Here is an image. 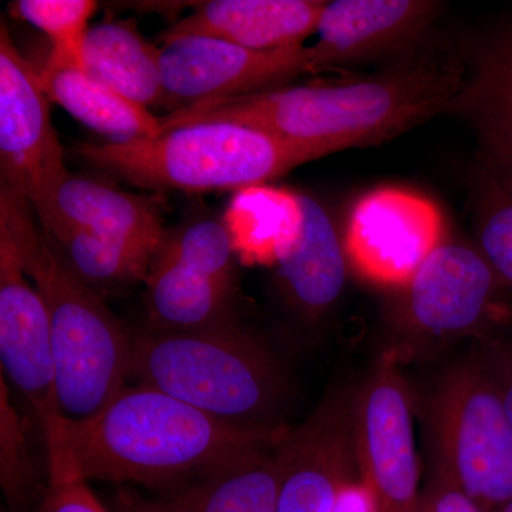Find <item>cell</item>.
Returning a JSON list of instances; mask_svg holds the SVG:
<instances>
[{
    "instance_id": "cell-13",
    "label": "cell",
    "mask_w": 512,
    "mask_h": 512,
    "mask_svg": "<svg viewBox=\"0 0 512 512\" xmlns=\"http://www.w3.org/2000/svg\"><path fill=\"white\" fill-rule=\"evenodd\" d=\"M444 239L436 205L416 192L379 188L353 205L346 222L349 264L372 284L397 288Z\"/></svg>"
},
{
    "instance_id": "cell-28",
    "label": "cell",
    "mask_w": 512,
    "mask_h": 512,
    "mask_svg": "<svg viewBox=\"0 0 512 512\" xmlns=\"http://www.w3.org/2000/svg\"><path fill=\"white\" fill-rule=\"evenodd\" d=\"M35 512H110L90 490L87 481L76 476L47 480V491Z\"/></svg>"
},
{
    "instance_id": "cell-22",
    "label": "cell",
    "mask_w": 512,
    "mask_h": 512,
    "mask_svg": "<svg viewBox=\"0 0 512 512\" xmlns=\"http://www.w3.org/2000/svg\"><path fill=\"white\" fill-rule=\"evenodd\" d=\"M160 52L134 20H104L84 39L82 67L93 79L140 106H163Z\"/></svg>"
},
{
    "instance_id": "cell-31",
    "label": "cell",
    "mask_w": 512,
    "mask_h": 512,
    "mask_svg": "<svg viewBox=\"0 0 512 512\" xmlns=\"http://www.w3.org/2000/svg\"><path fill=\"white\" fill-rule=\"evenodd\" d=\"M332 512H380L379 501L359 473L340 488Z\"/></svg>"
},
{
    "instance_id": "cell-23",
    "label": "cell",
    "mask_w": 512,
    "mask_h": 512,
    "mask_svg": "<svg viewBox=\"0 0 512 512\" xmlns=\"http://www.w3.org/2000/svg\"><path fill=\"white\" fill-rule=\"evenodd\" d=\"M40 227L55 242L76 275L100 295L101 291H114L146 281L156 255V252L128 247L63 222H49Z\"/></svg>"
},
{
    "instance_id": "cell-3",
    "label": "cell",
    "mask_w": 512,
    "mask_h": 512,
    "mask_svg": "<svg viewBox=\"0 0 512 512\" xmlns=\"http://www.w3.org/2000/svg\"><path fill=\"white\" fill-rule=\"evenodd\" d=\"M25 198L0 190V235L45 301L66 419L99 412L127 386L133 335L64 261Z\"/></svg>"
},
{
    "instance_id": "cell-33",
    "label": "cell",
    "mask_w": 512,
    "mask_h": 512,
    "mask_svg": "<svg viewBox=\"0 0 512 512\" xmlns=\"http://www.w3.org/2000/svg\"><path fill=\"white\" fill-rule=\"evenodd\" d=\"M500 512H512V501L510 504L505 505L503 510H501Z\"/></svg>"
},
{
    "instance_id": "cell-25",
    "label": "cell",
    "mask_w": 512,
    "mask_h": 512,
    "mask_svg": "<svg viewBox=\"0 0 512 512\" xmlns=\"http://www.w3.org/2000/svg\"><path fill=\"white\" fill-rule=\"evenodd\" d=\"M476 247L512 295V181L484 163L476 191Z\"/></svg>"
},
{
    "instance_id": "cell-26",
    "label": "cell",
    "mask_w": 512,
    "mask_h": 512,
    "mask_svg": "<svg viewBox=\"0 0 512 512\" xmlns=\"http://www.w3.org/2000/svg\"><path fill=\"white\" fill-rule=\"evenodd\" d=\"M248 202V224H244L245 252L258 262H278L295 244L301 229V211L295 192L244 191Z\"/></svg>"
},
{
    "instance_id": "cell-20",
    "label": "cell",
    "mask_w": 512,
    "mask_h": 512,
    "mask_svg": "<svg viewBox=\"0 0 512 512\" xmlns=\"http://www.w3.org/2000/svg\"><path fill=\"white\" fill-rule=\"evenodd\" d=\"M282 441L161 497L131 498L144 512H276L284 474Z\"/></svg>"
},
{
    "instance_id": "cell-5",
    "label": "cell",
    "mask_w": 512,
    "mask_h": 512,
    "mask_svg": "<svg viewBox=\"0 0 512 512\" xmlns=\"http://www.w3.org/2000/svg\"><path fill=\"white\" fill-rule=\"evenodd\" d=\"M76 156L137 187L184 192L252 190L318 158L235 121L187 124L134 143H82Z\"/></svg>"
},
{
    "instance_id": "cell-21",
    "label": "cell",
    "mask_w": 512,
    "mask_h": 512,
    "mask_svg": "<svg viewBox=\"0 0 512 512\" xmlns=\"http://www.w3.org/2000/svg\"><path fill=\"white\" fill-rule=\"evenodd\" d=\"M37 73L50 101L109 143H134L160 134V117L93 79L79 64L46 62Z\"/></svg>"
},
{
    "instance_id": "cell-18",
    "label": "cell",
    "mask_w": 512,
    "mask_h": 512,
    "mask_svg": "<svg viewBox=\"0 0 512 512\" xmlns=\"http://www.w3.org/2000/svg\"><path fill=\"white\" fill-rule=\"evenodd\" d=\"M325 5L323 0H212L175 23L164 43L205 36L251 50L301 46L315 35Z\"/></svg>"
},
{
    "instance_id": "cell-29",
    "label": "cell",
    "mask_w": 512,
    "mask_h": 512,
    "mask_svg": "<svg viewBox=\"0 0 512 512\" xmlns=\"http://www.w3.org/2000/svg\"><path fill=\"white\" fill-rule=\"evenodd\" d=\"M417 512H488L466 491L440 471L430 468L429 478L421 488Z\"/></svg>"
},
{
    "instance_id": "cell-17",
    "label": "cell",
    "mask_w": 512,
    "mask_h": 512,
    "mask_svg": "<svg viewBox=\"0 0 512 512\" xmlns=\"http://www.w3.org/2000/svg\"><path fill=\"white\" fill-rule=\"evenodd\" d=\"M32 208L39 224L63 222L147 251L157 252L167 232L156 198L69 171Z\"/></svg>"
},
{
    "instance_id": "cell-32",
    "label": "cell",
    "mask_w": 512,
    "mask_h": 512,
    "mask_svg": "<svg viewBox=\"0 0 512 512\" xmlns=\"http://www.w3.org/2000/svg\"><path fill=\"white\" fill-rule=\"evenodd\" d=\"M117 512H144L137 507L130 494H123L120 498L119 511Z\"/></svg>"
},
{
    "instance_id": "cell-8",
    "label": "cell",
    "mask_w": 512,
    "mask_h": 512,
    "mask_svg": "<svg viewBox=\"0 0 512 512\" xmlns=\"http://www.w3.org/2000/svg\"><path fill=\"white\" fill-rule=\"evenodd\" d=\"M144 284V329L191 332L237 319L234 235L207 215L167 229Z\"/></svg>"
},
{
    "instance_id": "cell-15",
    "label": "cell",
    "mask_w": 512,
    "mask_h": 512,
    "mask_svg": "<svg viewBox=\"0 0 512 512\" xmlns=\"http://www.w3.org/2000/svg\"><path fill=\"white\" fill-rule=\"evenodd\" d=\"M440 6L430 0L326 2L316 42L308 46L309 73L407 49L430 28Z\"/></svg>"
},
{
    "instance_id": "cell-1",
    "label": "cell",
    "mask_w": 512,
    "mask_h": 512,
    "mask_svg": "<svg viewBox=\"0 0 512 512\" xmlns=\"http://www.w3.org/2000/svg\"><path fill=\"white\" fill-rule=\"evenodd\" d=\"M466 74L467 63L454 57H406L379 73L197 104L160 117V130L235 121L320 158L390 140L450 109Z\"/></svg>"
},
{
    "instance_id": "cell-6",
    "label": "cell",
    "mask_w": 512,
    "mask_h": 512,
    "mask_svg": "<svg viewBox=\"0 0 512 512\" xmlns=\"http://www.w3.org/2000/svg\"><path fill=\"white\" fill-rule=\"evenodd\" d=\"M430 463L483 505L512 501V421L493 377L470 353L441 373L427 397Z\"/></svg>"
},
{
    "instance_id": "cell-16",
    "label": "cell",
    "mask_w": 512,
    "mask_h": 512,
    "mask_svg": "<svg viewBox=\"0 0 512 512\" xmlns=\"http://www.w3.org/2000/svg\"><path fill=\"white\" fill-rule=\"evenodd\" d=\"M301 229L295 244L276 262L282 305L298 328L315 330L339 301L348 279L343 235L312 195L295 192Z\"/></svg>"
},
{
    "instance_id": "cell-14",
    "label": "cell",
    "mask_w": 512,
    "mask_h": 512,
    "mask_svg": "<svg viewBox=\"0 0 512 512\" xmlns=\"http://www.w3.org/2000/svg\"><path fill=\"white\" fill-rule=\"evenodd\" d=\"M352 389L335 387L282 441L276 512H332L340 488L359 473L353 448Z\"/></svg>"
},
{
    "instance_id": "cell-9",
    "label": "cell",
    "mask_w": 512,
    "mask_h": 512,
    "mask_svg": "<svg viewBox=\"0 0 512 512\" xmlns=\"http://www.w3.org/2000/svg\"><path fill=\"white\" fill-rule=\"evenodd\" d=\"M350 420L357 470L376 494L380 512L419 511L423 485L412 393L393 353L386 350L353 387Z\"/></svg>"
},
{
    "instance_id": "cell-7",
    "label": "cell",
    "mask_w": 512,
    "mask_h": 512,
    "mask_svg": "<svg viewBox=\"0 0 512 512\" xmlns=\"http://www.w3.org/2000/svg\"><path fill=\"white\" fill-rule=\"evenodd\" d=\"M394 289L393 345L387 352L400 363L493 335L504 291L476 245L446 237Z\"/></svg>"
},
{
    "instance_id": "cell-4",
    "label": "cell",
    "mask_w": 512,
    "mask_h": 512,
    "mask_svg": "<svg viewBox=\"0 0 512 512\" xmlns=\"http://www.w3.org/2000/svg\"><path fill=\"white\" fill-rule=\"evenodd\" d=\"M130 379L215 419L284 427L291 380L274 349L237 319L191 332L133 330Z\"/></svg>"
},
{
    "instance_id": "cell-11",
    "label": "cell",
    "mask_w": 512,
    "mask_h": 512,
    "mask_svg": "<svg viewBox=\"0 0 512 512\" xmlns=\"http://www.w3.org/2000/svg\"><path fill=\"white\" fill-rule=\"evenodd\" d=\"M163 107L170 113L288 86L309 73L308 46L251 50L215 37L165 42L160 52Z\"/></svg>"
},
{
    "instance_id": "cell-27",
    "label": "cell",
    "mask_w": 512,
    "mask_h": 512,
    "mask_svg": "<svg viewBox=\"0 0 512 512\" xmlns=\"http://www.w3.org/2000/svg\"><path fill=\"white\" fill-rule=\"evenodd\" d=\"M94 0H18L9 5L10 15L42 30L50 43L47 62L82 66L84 39L96 12Z\"/></svg>"
},
{
    "instance_id": "cell-10",
    "label": "cell",
    "mask_w": 512,
    "mask_h": 512,
    "mask_svg": "<svg viewBox=\"0 0 512 512\" xmlns=\"http://www.w3.org/2000/svg\"><path fill=\"white\" fill-rule=\"evenodd\" d=\"M0 359L2 375L22 394L42 434L47 458L59 448L66 420L57 392L52 329L42 295L0 235Z\"/></svg>"
},
{
    "instance_id": "cell-2",
    "label": "cell",
    "mask_w": 512,
    "mask_h": 512,
    "mask_svg": "<svg viewBox=\"0 0 512 512\" xmlns=\"http://www.w3.org/2000/svg\"><path fill=\"white\" fill-rule=\"evenodd\" d=\"M289 429L227 423L137 383L92 416L64 420L47 480L76 476L171 491L276 446Z\"/></svg>"
},
{
    "instance_id": "cell-30",
    "label": "cell",
    "mask_w": 512,
    "mask_h": 512,
    "mask_svg": "<svg viewBox=\"0 0 512 512\" xmlns=\"http://www.w3.org/2000/svg\"><path fill=\"white\" fill-rule=\"evenodd\" d=\"M474 353L497 384L512 421V343L488 335L477 340Z\"/></svg>"
},
{
    "instance_id": "cell-19",
    "label": "cell",
    "mask_w": 512,
    "mask_h": 512,
    "mask_svg": "<svg viewBox=\"0 0 512 512\" xmlns=\"http://www.w3.org/2000/svg\"><path fill=\"white\" fill-rule=\"evenodd\" d=\"M448 111L473 123L485 150L484 163L512 181V19L476 47Z\"/></svg>"
},
{
    "instance_id": "cell-24",
    "label": "cell",
    "mask_w": 512,
    "mask_h": 512,
    "mask_svg": "<svg viewBox=\"0 0 512 512\" xmlns=\"http://www.w3.org/2000/svg\"><path fill=\"white\" fill-rule=\"evenodd\" d=\"M0 485L9 512L35 511L47 491L33 458L25 417L0 373Z\"/></svg>"
},
{
    "instance_id": "cell-12",
    "label": "cell",
    "mask_w": 512,
    "mask_h": 512,
    "mask_svg": "<svg viewBox=\"0 0 512 512\" xmlns=\"http://www.w3.org/2000/svg\"><path fill=\"white\" fill-rule=\"evenodd\" d=\"M39 73L0 23V175L2 188L35 205L67 173Z\"/></svg>"
}]
</instances>
